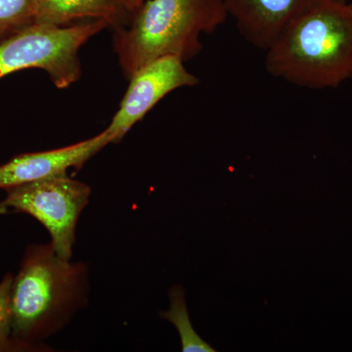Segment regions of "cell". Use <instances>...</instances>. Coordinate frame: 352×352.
<instances>
[{
    "mask_svg": "<svg viewBox=\"0 0 352 352\" xmlns=\"http://www.w3.org/2000/svg\"><path fill=\"white\" fill-rule=\"evenodd\" d=\"M170 307L168 311L161 312L162 318L170 321L177 329L182 340L183 352H214L208 342L201 340L190 322L188 309L185 302V292L182 286L170 288L168 292Z\"/></svg>",
    "mask_w": 352,
    "mask_h": 352,
    "instance_id": "30bf717a",
    "label": "cell"
},
{
    "mask_svg": "<svg viewBox=\"0 0 352 352\" xmlns=\"http://www.w3.org/2000/svg\"><path fill=\"white\" fill-rule=\"evenodd\" d=\"M119 110L105 129L111 142L119 143L131 127L143 119L162 99L178 88L195 87L199 78L175 56L159 58L131 76Z\"/></svg>",
    "mask_w": 352,
    "mask_h": 352,
    "instance_id": "8992f818",
    "label": "cell"
},
{
    "mask_svg": "<svg viewBox=\"0 0 352 352\" xmlns=\"http://www.w3.org/2000/svg\"><path fill=\"white\" fill-rule=\"evenodd\" d=\"M0 201V214L22 212L38 220L48 231L55 252L72 259L76 226L91 188L67 175L54 176L6 190Z\"/></svg>",
    "mask_w": 352,
    "mask_h": 352,
    "instance_id": "5b68a950",
    "label": "cell"
},
{
    "mask_svg": "<svg viewBox=\"0 0 352 352\" xmlns=\"http://www.w3.org/2000/svg\"><path fill=\"white\" fill-rule=\"evenodd\" d=\"M14 275L7 273L0 281V352H30L13 332L11 289Z\"/></svg>",
    "mask_w": 352,
    "mask_h": 352,
    "instance_id": "7c38bea8",
    "label": "cell"
},
{
    "mask_svg": "<svg viewBox=\"0 0 352 352\" xmlns=\"http://www.w3.org/2000/svg\"><path fill=\"white\" fill-rule=\"evenodd\" d=\"M110 143V136L104 131L94 138L59 149L18 155L0 164V189L67 175L69 168H82Z\"/></svg>",
    "mask_w": 352,
    "mask_h": 352,
    "instance_id": "52a82bcc",
    "label": "cell"
},
{
    "mask_svg": "<svg viewBox=\"0 0 352 352\" xmlns=\"http://www.w3.org/2000/svg\"><path fill=\"white\" fill-rule=\"evenodd\" d=\"M312 0H224L241 36L266 51Z\"/></svg>",
    "mask_w": 352,
    "mask_h": 352,
    "instance_id": "ba28073f",
    "label": "cell"
},
{
    "mask_svg": "<svg viewBox=\"0 0 352 352\" xmlns=\"http://www.w3.org/2000/svg\"><path fill=\"white\" fill-rule=\"evenodd\" d=\"M108 25L104 20H89L64 27H25L0 41V78L25 69H41L58 88L69 87L82 74L80 47Z\"/></svg>",
    "mask_w": 352,
    "mask_h": 352,
    "instance_id": "277c9868",
    "label": "cell"
},
{
    "mask_svg": "<svg viewBox=\"0 0 352 352\" xmlns=\"http://www.w3.org/2000/svg\"><path fill=\"white\" fill-rule=\"evenodd\" d=\"M352 2V1H351Z\"/></svg>",
    "mask_w": 352,
    "mask_h": 352,
    "instance_id": "5bb4252c",
    "label": "cell"
},
{
    "mask_svg": "<svg viewBox=\"0 0 352 352\" xmlns=\"http://www.w3.org/2000/svg\"><path fill=\"white\" fill-rule=\"evenodd\" d=\"M270 75L310 89L352 76V2L312 0L265 51Z\"/></svg>",
    "mask_w": 352,
    "mask_h": 352,
    "instance_id": "7a4b0ae2",
    "label": "cell"
},
{
    "mask_svg": "<svg viewBox=\"0 0 352 352\" xmlns=\"http://www.w3.org/2000/svg\"><path fill=\"white\" fill-rule=\"evenodd\" d=\"M87 263L60 258L51 243L25 248L11 289L13 332L30 352L71 323L89 302Z\"/></svg>",
    "mask_w": 352,
    "mask_h": 352,
    "instance_id": "6da1fadb",
    "label": "cell"
},
{
    "mask_svg": "<svg viewBox=\"0 0 352 352\" xmlns=\"http://www.w3.org/2000/svg\"><path fill=\"white\" fill-rule=\"evenodd\" d=\"M124 14L118 0H36L34 24L64 27L87 19L115 25Z\"/></svg>",
    "mask_w": 352,
    "mask_h": 352,
    "instance_id": "9c48e42d",
    "label": "cell"
},
{
    "mask_svg": "<svg viewBox=\"0 0 352 352\" xmlns=\"http://www.w3.org/2000/svg\"><path fill=\"white\" fill-rule=\"evenodd\" d=\"M145 0H118L122 10L126 13H132L138 8Z\"/></svg>",
    "mask_w": 352,
    "mask_h": 352,
    "instance_id": "4fadbf2b",
    "label": "cell"
},
{
    "mask_svg": "<svg viewBox=\"0 0 352 352\" xmlns=\"http://www.w3.org/2000/svg\"><path fill=\"white\" fill-rule=\"evenodd\" d=\"M131 24L120 28L113 38L120 68L131 78L159 58L183 61L200 53L201 34H212L226 23L224 0H145Z\"/></svg>",
    "mask_w": 352,
    "mask_h": 352,
    "instance_id": "3957f363",
    "label": "cell"
},
{
    "mask_svg": "<svg viewBox=\"0 0 352 352\" xmlns=\"http://www.w3.org/2000/svg\"><path fill=\"white\" fill-rule=\"evenodd\" d=\"M36 0H0V41L34 24Z\"/></svg>",
    "mask_w": 352,
    "mask_h": 352,
    "instance_id": "8fae6325",
    "label": "cell"
}]
</instances>
